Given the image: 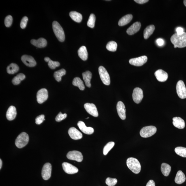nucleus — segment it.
Here are the masks:
<instances>
[{"mask_svg": "<svg viewBox=\"0 0 186 186\" xmlns=\"http://www.w3.org/2000/svg\"><path fill=\"white\" fill-rule=\"evenodd\" d=\"M171 41L174 45L179 48L186 47V33L179 35L175 34L171 38Z\"/></svg>", "mask_w": 186, "mask_h": 186, "instance_id": "1", "label": "nucleus"}, {"mask_svg": "<svg viewBox=\"0 0 186 186\" xmlns=\"http://www.w3.org/2000/svg\"><path fill=\"white\" fill-rule=\"evenodd\" d=\"M128 167L135 174L139 173L141 170V166L137 159L134 157H129L127 161Z\"/></svg>", "mask_w": 186, "mask_h": 186, "instance_id": "2", "label": "nucleus"}, {"mask_svg": "<svg viewBox=\"0 0 186 186\" xmlns=\"http://www.w3.org/2000/svg\"><path fill=\"white\" fill-rule=\"evenodd\" d=\"M52 29L58 40L61 42L64 41L65 39L64 31L59 23L54 21L52 23Z\"/></svg>", "mask_w": 186, "mask_h": 186, "instance_id": "3", "label": "nucleus"}, {"mask_svg": "<svg viewBox=\"0 0 186 186\" xmlns=\"http://www.w3.org/2000/svg\"><path fill=\"white\" fill-rule=\"evenodd\" d=\"M29 137L27 133L23 132L19 135L15 141V145L19 148L25 147L29 143Z\"/></svg>", "mask_w": 186, "mask_h": 186, "instance_id": "4", "label": "nucleus"}, {"mask_svg": "<svg viewBox=\"0 0 186 186\" xmlns=\"http://www.w3.org/2000/svg\"><path fill=\"white\" fill-rule=\"evenodd\" d=\"M157 131L156 127L153 126H147L143 127L140 131V136L142 137L147 138L150 137L155 134Z\"/></svg>", "mask_w": 186, "mask_h": 186, "instance_id": "5", "label": "nucleus"}, {"mask_svg": "<svg viewBox=\"0 0 186 186\" xmlns=\"http://www.w3.org/2000/svg\"><path fill=\"white\" fill-rule=\"evenodd\" d=\"M99 72L103 83L107 86L109 85L110 83V77L106 69L103 67L100 66L99 68Z\"/></svg>", "mask_w": 186, "mask_h": 186, "instance_id": "6", "label": "nucleus"}, {"mask_svg": "<svg viewBox=\"0 0 186 186\" xmlns=\"http://www.w3.org/2000/svg\"><path fill=\"white\" fill-rule=\"evenodd\" d=\"M176 90L179 97L182 99L186 98V88L183 81L180 80L178 82L176 86Z\"/></svg>", "mask_w": 186, "mask_h": 186, "instance_id": "7", "label": "nucleus"}, {"mask_svg": "<svg viewBox=\"0 0 186 186\" xmlns=\"http://www.w3.org/2000/svg\"><path fill=\"white\" fill-rule=\"evenodd\" d=\"M68 159L75 160L78 162H81L83 160V157L81 152L77 151H71L67 155Z\"/></svg>", "mask_w": 186, "mask_h": 186, "instance_id": "8", "label": "nucleus"}, {"mask_svg": "<svg viewBox=\"0 0 186 186\" xmlns=\"http://www.w3.org/2000/svg\"><path fill=\"white\" fill-rule=\"evenodd\" d=\"M132 98L133 101L137 104L141 103L143 98L142 89L138 87L135 88L133 91Z\"/></svg>", "mask_w": 186, "mask_h": 186, "instance_id": "9", "label": "nucleus"}, {"mask_svg": "<svg viewBox=\"0 0 186 186\" xmlns=\"http://www.w3.org/2000/svg\"><path fill=\"white\" fill-rule=\"evenodd\" d=\"M52 166L50 163H47L43 166L42 170V176L44 180H48L51 176Z\"/></svg>", "mask_w": 186, "mask_h": 186, "instance_id": "10", "label": "nucleus"}, {"mask_svg": "<svg viewBox=\"0 0 186 186\" xmlns=\"http://www.w3.org/2000/svg\"><path fill=\"white\" fill-rule=\"evenodd\" d=\"M148 60V58L146 56H143L138 58H134L130 60V64L132 65L136 66H141L145 64Z\"/></svg>", "mask_w": 186, "mask_h": 186, "instance_id": "11", "label": "nucleus"}, {"mask_svg": "<svg viewBox=\"0 0 186 186\" xmlns=\"http://www.w3.org/2000/svg\"><path fill=\"white\" fill-rule=\"evenodd\" d=\"M48 92L46 89L43 88L38 91L37 94L38 103L41 104L44 102L48 98Z\"/></svg>", "mask_w": 186, "mask_h": 186, "instance_id": "12", "label": "nucleus"}, {"mask_svg": "<svg viewBox=\"0 0 186 186\" xmlns=\"http://www.w3.org/2000/svg\"><path fill=\"white\" fill-rule=\"evenodd\" d=\"M62 166L64 171L68 174H74L78 172L79 171L77 167L67 162L63 163Z\"/></svg>", "mask_w": 186, "mask_h": 186, "instance_id": "13", "label": "nucleus"}, {"mask_svg": "<svg viewBox=\"0 0 186 186\" xmlns=\"http://www.w3.org/2000/svg\"><path fill=\"white\" fill-rule=\"evenodd\" d=\"M86 111L88 113L94 117L98 116V113L96 106L93 103H86L84 105Z\"/></svg>", "mask_w": 186, "mask_h": 186, "instance_id": "14", "label": "nucleus"}, {"mask_svg": "<svg viewBox=\"0 0 186 186\" xmlns=\"http://www.w3.org/2000/svg\"><path fill=\"white\" fill-rule=\"evenodd\" d=\"M117 109L119 117L124 120L126 118V110L125 105L122 101H119L117 105Z\"/></svg>", "mask_w": 186, "mask_h": 186, "instance_id": "15", "label": "nucleus"}, {"mask_svg": "<svg viewBox=\"0 0 186 186\" xmlns=\"http://www.w3.org/2000/svg\"><path fill=\"white\" fill-rule=\"evenodd\" d=\"M21 59L24 64L29 67H33L36 65V61L32 56L24 55L22 56Z\"/></svg>", "mask_w": 186, "mask_h": 186, "instance_id": "16", "label": "nucleus"}, {"mask_svg": "<svg viewBox=\"0 0 186 186\" xmlns=\"http://www.w3.org/2000/svg\"><path fill=\"white\" fill-rule=\"evenodd\" d=\"M68 132L71 138L73 140H79L82 138L81 133L74 127L70 128Z\"/></svg>", "mask_w": 186, "mask_h": 186, "instance_id": "17", "label": "nucleus"}, {"mask_svg": "<svg viewBox=\"0 0 186 186\" xmlns=\"http://www.w3.org/2000/svg\"><path fill=\"white\" fill-rule=\"evenodd\" d=\"M154 75L157 80L161 82H165L168 78L167 73L162 69L157 70L154 73Z\"/></svg>", "mask_w": 186, "mask_h": 186, "instance_id": "18", "label": "nucleus"}, {"mask_svg": "<svg viewBox=\"0 0 186 186\" xmlns=\"http://www.w3.org/2000/svg\"><path fill=\"white\" fill-rule=\"evenodd\" d=\"M77 125L80 130L86 134H92L94 132V129L92 128L87 127L85 123L82 121H79Z\"/></svg>", "mask_w": 186, "mask_h": 186, "instance_id": "19", "label": "nucleus"}, {"mask_svg": "<svg viewBox=\"0 0 186 186\" xmlns=\"http://www.w3.org/2000/svg\"><path fill=\"white\" fill-rule=\"evenodd\" d=\"M141 27V24L139 22H136L133 24L127 29V33L129 35H133L138 32Z\"/></svg>", "mask_w": 186, "mask_h": 186, "instance_id": "20", "label": "nucleus"}, {"mask_svg": "<svg viewBox=\"0 0 186 186\" xmlns=\"http://www.w3.org/2000/svg\"><path fill=\"white\" fill-rule=\"evenodd\" d=\"M16 115V108L14 106H10L7 112L6 115L7 119L9 121L13 120L15 119Z\"/></svg>", "mask_w": 186, "mask_h": 186, "instance_id": "21", "label": "nucleus"}, {"mask_svg": "<svg viewBox=\"0 0 186 186\" xmlns=\"http://www.w3.org/2000/svg\"><path fill=\"white\" fill-rule=\"evenodd\" d=\"M173 124L179 129H183L185 127V121L180 117H175L173 118Z\"/></svg>", "mask_w": 186, "mask_h": 186, "instance_id": "22", "label": "nucleus"}, {"mask_svg": "<svg viewBox=\"0 0 186 186\" xmlns=\"http://www.w3.org/2000/svg\"><path fill=\"white\" fill-rule=\"evenodd\" d=\"M31 43L35 46L40 48H43L46 46L47 45V40L45 39L42 38L38 40H31Z\"/></svg>", "mask_w": 186, "mask_h": 186, "instance_id": "23", "label": "nucleus"}, {"mask_svg": "<svg viewBox=\"0 0 186 186\" xmlns=\"http://www.w3.org/2000/svg\"><path fill=\"white\" fill-rule=\"evenodd\" d=\"M92 76V73L90 71H87L82 73V77L87 87L89 88L91 87L90 81Z\"/></svg>", "mask_w": 186, "mask_h": 186, "instance_id": "24", "label": "nucleus"}, {"mask_svg": "<svg viewBox=\"0 0 186 186\" xmlns=\"http://www.w3.org/2000/svg\"><path fill=\"white\" fill-rule=\"evenodd\" d=\"M78 54L79 57L82 60H86L88 57V53L86 47L85 46L81 47L78 50Z\"/></svg>", "mask_w": 186, "mask_h": 186, "instance_id": "25", "label": "nucleus"}, {"mask_svg": "<svg viewBox=\"0 0 186 186\" xmlns=\"http://www.w3.org/2000/svg\"><path fill=\"white\" fill-rule=\"evenodd\" d=\"M185 175L181 171H179L177 172L175 179V182L177 184H181L185 181Z\"/></svg>", "mask_w": 186, "mask_h": 186, "instance_id": "26", "label": "nucleus"}, {"mask_svg": "<svg viewBox=\"0 0 186 186\" xmlns=\"http://www.w3.org/2000/svg\"><path fill=\"white\" fill-rule=\"evenodd\" d=\"M132 15L131 14L125 15L119 20L118 25L120 26H125L129 23L132 20Z\"/></svg>", "mask_w": 186, "mask_h": 186, "instance_id": "27", "label": "nucleus"}, {"mask_svg": "<svg viewBox=\"0 0 186 186\" xmlns=\"http://www.w3.org/2000/svg\"><path fill=\"white\" fill-rule=\"evenodd\" d=\"M70 16L73 21L79 23L81 22L82 16L81 14L76 12L73 11L70 12Z\"/></svg>", "mask_w": 186, "mask_h": 186, "instance_id": "28", "label": "nucleus"}, {"mask_svg": "<svg viewBox=\"0 0 186 186\" xmlns=\"http://www.w3.org/2000/svg\"><path fill=\"white\" fill-rule=\"evenodd\" d=\"M155 26L153 25H151L147 27L144 31V37L145 39H147L153 33L155 30Z\"/></svg>", "mask_w": 186, "mask_h": 186, "instance_id": "29", "label": "nucleus"}, {"mask_svg": "<svg viewBox=\"0 0 186 186\" xmlns=\"http://www.w3.org/2000/svg\"><path fill=\"white\" fill-rule=\"evenodd\" d=\"M73 86L78 87L80 90H83L85 89L83 81L79 77H76L73 79Z\"/></svg>", "mask_w": 186, "mask_h": 186, "instance_id": "30", "label": "nucleus"}, {"mask_svg": "<svg viewBox=\"0 0 186 186\" xmlns=\"http://www.w3.org/2000/svg\"><path fill=\"white\" fill-rule=\"evenodd\" d=\"M171 171V167L169 164L163 163L161 166V171L165 176H167L169 175Z\"/></svg>", "mask_w": 186, "mask_h": 186, "instance_id": "31", "label": "nucleus"}, {"mask_svg": "<svg viewBox=\"0 0 186 186\" xmlns=\"http://www.w3.org/2000/svg\"><path fill=\"white\" fill-rule=\"evenodd\" d=\"M19 69L18 66L17 64L14 63H12L8 66L7 68V71L9 74H13L17 73Z\"/></svg>", "mask_w": 186, "mask_h": 186, "instance_id": "32", "label": "nucleus"}, {"mask_svg": "<svg viewBox=\"0 0 186 186\" xmlns=\"http://www.w3.org/2000/svg\"><path fill=\"white\" fill-rule=\"evenodd\" d=\"M44 59L45 62H48V66L51 69H55L56 67H58L60 65L59 62L53 61L48 57H45Z\"/></svg>", "mask_w": 186, "mask_h": 186, "instance_id": "33", "label": "nucleus"}, {"mask_svg": "<svg viewBox=\"0 0 186 186\" xmlns=\"http://www.w3.org/2000/svg\"><path fill=\"white\" fill-rule=\"evenodd\" d=\"M66 74V70L62 69L55 72L54 73V77L55 79L58 82L60 81L61 80V77Z\"/></svg>", "mask_w": 186, "mask_h": 186, "instance_id": "34", "label": "nucleus"}, {"mask_svg": "<svg viewBox=\"0 0 186 186\" xmlns=\"http://www.w3.org/2000/svg\"><path fill=\"white\" fill-rule=\"evenodd\" d=\"M25 75L23 73H19L13 79L12 83L14 85H19L22 81L25 78Z\"/></svg>", "mask_w": 186, "mask_h": 186, "instance_id": "35", "label": "nucleus"}, {"mask_svg": "<svg viewBox=\"0 0 186 186\" xmlns=\"http://www.w3.org/2000/svg\"><path fill=\"white\" fill-rule=\"evenodd\" d=\"M175 152L181 157H186V148L183 147H177L175 149Z\"/></svg>", "mask_w": 186, "mask_h": 186, "instance_id": "36", "label": "nucleus"}, {"mask_svg": "<svg viewBox=\"0 0 186 186\" xmlns=\"http://www.w3.org/2000/svg\"><path fill=\"white\" fill-rule=\"evenodd\" d=\"M117 44L115 42L111 41L109 42L106 45L107 50L111 52H115L117 50Z\"/></svg>", "mask_w": 186, "mask_h": 186, "instance_id": "37", "label": "nucleus"}, {"mask_svg": "<svg viewBox=\"0 0 186 186\" xmlns=\"http://www.w3.org/2000/svg\"><path fill=\"white\" fill-rule=\"evenodd\" d=\"M115 143L113 142H110L108 143L105 145L103 149V154L106 155L107 154L109 151L113 148Z\"/></svg>", "mask_w": 186, "mask_h": 186, "instance_id": "38", "label": "nucleus"}, {"mask_svg": "<svg viewBox=\"0 0 186 186\" xmlns=\"http://www.w3.org/2000/svg\"><path fill=\"white\" fill-rule=\"evenodd\" d=\"M96 21V17L94 14H92L89 16L87 24L89 27L93 28L94 27Z\"/></svg>", "mask_w": 186, "mask_h": 186, "instance_id": "39", "label": "nucleus"}, {"mask_svg": "<svg viewBox=\"0 0 186 186\" xmlns=\"http://www.w3.org/2000/svg\"><path fill=\"white\" fill-rule=\"evenodd\" d=\"M116 179L108 178L106 179V183L108 186H114L117 183Z\"/></svg>", "mask_w": 186, "mask_h": 186, "instance_id": "40", "label": "nucleus"}, {"mask_svg": "<svg viewBox=\"0 0 186 186\" xmlns=\"http://www.w3.org/2000/svg\"><path fill=\"white\" fill-rule=\"evenodd\" d=\"M13 17L11 15L7 16L5 19V24L6 27H10L13 22Z\"/></svg>", "mask_w": 186, "mask_h": 186, "instance_id": "41", "label": "nucleus"}, {"mask_svg": "<svg viewBox=\"0 0 186 186\" xmlns=\"http://www.w3.org/2000/svg\"><path fill=\"white\" fill-rule=\"evenodd\" d=\"M67 114L66 113L62 114L61 113V112H60L56 116L55 118L56 121L57 122H60L66 119V117H67Z\"/></svg>", "mask_w": 186, "mask_h": 186, "instance_id": "42", "label": "nucleus"}, {"mask_svg": "<svg viewBox=\"0 0 186 186\" xmlns=\"http://www.w3.org/2000/svg\"><path fill=\"white\" fill-rule=\"evenodd\" d=\"M28 21V18L27 17L24 16L21 20L20 26L22 29H24L27 26V22Z\"/></svg>", "mask_w": 186, "mask_h": 186, "instance_id": "43", "label": "nucleus"}, {"mask_svg": "<svg viewBox=\"0 0 186 186\" xmlns=\"http://www.w3.org/2000/svg\"><path fill=\"white\" fill-rule=\"evenodd\" d=\"M36 124H41L45 120V115H42L38 116L36 119Z\"/></svg>", "mask_w": 186, "mask_h": 186, "instance_id": "44", "label": "nucleus"}, {"mask_svg": "<svg viewBox=\"0 0 186 186\" xmlns=\"http://www.w3.org/2000/svg\"><path fill=\"white\" fill-rule=\"evenodd\" d=\"M176 34L180 35L183 34L185 32H184V29L183 28L180 27H179L176 29Z\"/></svg>", "mask_w": 186, "mask_h": 186, "instance_id": "45", "label": "nucleus"}, {"mask_svg": "<svg viewBox=\"0 0 186 186\" xmlns=\"http://www.w3.org/2000/svg\"><path fill=\"white\" fill-rule=\"evenodd\" d=\"M156 42H157L158 45L160 46H162V45H164V40L161 38H159L158 39H157Z\"/></svg>", "mask_w": 186, "mask_h": 186, "instance_id": "46", "label": "nucleus"}, {"mask_svg": "<svg viewBox=\"0 0 186 186\" xmlns=\"http://www.w3.org/2000/svg\"><path fill=\"white\" fill-rule=\"evenodd\" d=\"M134 1L139 4H143L148 2L149 1L148 0H135Z\"/></svg>", "mask_w": 186, "mask_h": 186, "instance_id": "47", "label": "nucleus"}, {"mask_svg": "<svg viewBox=\"0 0 186 186\" xmlns=\"http://www.w3.org/2000/svg\"><path fill=\"white\" fill-rule=\"evenodd\" d=\"M146 186H155V182L153 180H150L147 183Z\"/></svg>", "mask_w": 186, "mask_h": 186, "instance_id": "48", "label": "nucleus"}, {"mask_svg": "<svg viewBox=\"0 0 186 186\" xmlns=\"http://www.w3.org/2000/svg\"><path fill=\"white\" fill-rule=\"evenodd\" d=\"M2 162L1 160L0 159V169H1L2 167Z\"/></svg>", "mask_w": 186, "mask_h": 186, "instance_id": "49", "label": "nucleus"}, {"mask_svg": "<svg viewBox=\"0 0 186 186\" xmlns=\"http://www.w3.org/2000/svg\"><path fill=\"white\" fill-rule=\"evenodd\" d=\"M184 4L185 5V6L186 7V0L184 1Z\"/></svg>", "mask_w": 186, "mask_h": 186, "instance_id": "50", "label": "nucleus"}, {"mask_svg": "<svg viewBox=\"0 0 186 186\" xmlns=\"http://www.w3.org/2000/svg\"><path fill=\"white\" fill-rule=\"evenodd\" d=\"M174 47L175 48H176L177 47L176 46V45H174Z\"/></svg>", "mask_w": 186, "mask_h": 186, "instance_id": "51", "label": "nucleus"}, {"mask_svg": "<svg viewBox=\"0 0 186 186\" xmlns=\"http://www.w3.org/2000/svg\"><path fill=\"white\" fill-rule=\"evenodd\" d=\"M89 117H87V118H86V119H89Z\"/></svg>", "mask_w": 186, "mask_h": 186, "instance_id": "52", "label": "nucleus"}]
</instances>
